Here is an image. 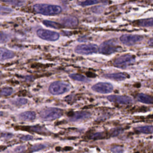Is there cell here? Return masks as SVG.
Segmentation results:
<instances>
[{"label": "cell", "mask_w": 153, "mask_h": 153, "mask_svg": "<svg viewBox=\"0 0 153 153\" xmlns=\"http://www.w3.org/2000/svg\"><path fill=\"white\" fill-rule=\"evenodd\" d=\"M33 9L37 13L46 16L56 15L62 12V8L60 6L52 4H37L34 5Z\"/></svg>", "instance_id": "obj_1"}, {"label": "cell", "mask_w": 153, "mask_h": 153, "mask_svg": "<svg viewBox=\"0 0 153 153\" xmlns=\"http://www.w3.org/2000/svg\"><path fill=\"white\" fill-rule=\"evenodd\" d=\"M121 50V47L116 44V40L114 39L103 42L99 48V51L100 53L106 55L119 51Z\"/></svg>", "instance_id": "obj_2"}, {"label": "cell", "mask_w": 153, "mask_h": 153, "mask_svg": "<svg viewBox=\"0 0 153 153\" xmlns=\"http://www.w3.org/2000/svg\"><path fill=\"white\" fill-rule=\"evenodd\" d=\"M71 86L69 84L61 81L53 82L49 87L50 92L54 95L62 94L69 91Z\"/></svg>", "instance_id": "obj_3"}, {"label": "cell", "mask_w": 153, "mask_h": 153, "mask_svg": "<svg viewBox=\"0 0 153 153\" xmlns=\"http://www.w3.org/2000/svg\"><path fill=\"white\" fill-rule=\"evenodd\" d=\"M62 114V111L60 109L50 108L42 111L40 112V117L45 121H51L59 118Z\"/></svg>", "instance_id": "obj_4"}, {"label": "cell", "mask_w": 153, "mask_h": 153, "mask_svg": "<svg viewBox=\"0 0 153 153\" xmlns=\"http://www.w3.org/2000/svg\"><path fill=\"white\" fill-rule=\"evenodd\" d=\"M134 56L130 54H125L117 58L114 63L115 66L118 68H126L134 60Z\"/></svg>", "instance_id": "obj_5"}, {"label": "cell", "mask_w": 153, "mask_h": 153, "mask_svg": "<svg viewBox=\"0 0 153 153\" xmlns=\"http://www.w3.org/2000/svg\"><path fill=\"white\" fill-rule=\"evenodd\" d=\"M36 34L39 38L46 41H54L57 40L59 38V34L57 32L44 29H38L36 32Z\"/></svg>", "instance_id": "obj_6"}, {"label": "cell", "mask_w": 153, "mask_h": 153, "mask_svg": "<svg viewBox=\"0 0 153 153\" xmlns=\"http://www.w3.org/2000/svg\"><path fill=\"white\" fill-rule=\"evenodd\" d=\"M99 48L96 44H81L76 46L75 51L80 54H91L96 53Z\"/></svg>", "instance_id": "obj_7"}, {"label": "cell", "mask_w": 153, "mask_h": 153, "mask_svg": "<svg viewBox=\"0 0 153 153\" xmlns=\"http://www.w3.org/2000/svg\"><path fill=\"white\" fill-rule=\"evenodd\" d=\"M92 89L96 92L106 94L111 93L113 90V86L109 82H98L92 86Z\"/></svg>", "instance_id": "obj_8"}, {"label": "cell", "mask_w": 153, "mask_h": 153, "mask_svg": "<svg viewBox=\"0 0 153 153\" xmlns=\"http://www.w3.org/2000/svg\"><path fill=\"white\" fill-rule=\"evenodd\" d=\"M142 36L137 35H122L120 39L121 42L127 45H132L142 40Z\"/></svg>", "instance_id": "obj_9"}, {"label": "cell", "mask_w": 153, "mask_h": 153, "mask_svg": "<svg viewBox=\"0 0 153 153\" xmlns=\"http://www.w3.org/2000/svg\"><path fill=\"white\" fill-rule=\"evenodd\" d=\"M107 99L114 103L119 104L128 105L132 103V99L127 96H121V95H110L107 97Z\"/></svg>", "instance_id": "obj_10"}, {"label": "cell", "mask_w": 153, "mask_h": 153, "mask_svg": "<svg viewBox=\"0 0 153 153\" xmlns=\"http://www.w3.org/2000/svg\"><path fill=\"white\" fill-rule=\"evenodd\" d=\"M62 24L66 27H73L76 26L78 23V20L76 17L72 16H68L63 18L61 20Z\"/></svg>", "instance_id": "obj_11"}, {"label": "cell", "mask_w": 153, "mask_h": 153, "mask_svg": "<svg viewBox=\"0 0 153 153\" xmlns=\"http://www.w3.org/2000/svg\"><path fill=\"white\" fill-rule=\"evenodd\" d=\"M105 77L114 79V80H117V81H123L128 78L129 76L126 74V73H122V72H119V73H113V74H108L104 75Z\"/></svg>", "instance_id": "obj_12"}, {"label": "cell", "mask_w": 153, "mask_h": 153, "mask_svg": "<svg viewBox=\"0 0 153 153\" xmlns=\"http://www.w3.org/2000/svg\"><path fill=\"white\" fill-rule=\"evenodd\" d=\"M14 54L11 51L4 48H0V60H5L13 58Z\"/></svg>", "instance_id": "obj_13"}, {"label": "cell", "mask_w": 153, "mask_h": 153, "mask_svg": "<svg viewBox=\"0 0 153 153\" xmlns=\"http://www.w3.org/2000/svg\"><path fill=\"white\" fill-rule=\"evenodd\" d=\"M19 117L24 121H32L35 118V114L32 111H26L20 114Z\"/></svg>", "instance_id": "obj_14"}, {"label": "cell", "mask_w": 153, "mask_h": 153, "mask_svg": "<svg viewBox=\"0 0 153 153\" xmlns=\"http://www.w3.org/2000/svg\"><path fill=\"white\" fill-rule=\"evenodd\" d=\"M90 114L87 112H77L75 113L71 118L72 121H78L88 118Z\"/></svg>", "instance_id": "obj_15"}, {"label": "cell", "mask_w": 153, "mask_h": 153, "mask_svg": "<svg viewBox=\"0 0 153 153\" xmlns=\"http://www.w3.org/2000/svg\"><path fill=\"white\" fill-rule=\"evenodd\" d=\"M138 100L146 103V104H152L153 103V97L148 96L147 94L140 93L137 96Z\"/></svg>", "instance_id": "obj_16"}, {"label": "cell", "mask_w": 153, "mask_h": 153, "mask_svg": "<svg viewBox=\"0 0 153 153\" xmlns=\"http://www.w3.org/2000/svg\"><path fill=\"white\" fill-rule=\"evenodd\" d=\"M137 25L142 27H153V18L140 20L137 22Z\"/></svg>", "instance_id": "obj_17"}, {"label": "cell", "mask_w": 153, "mask_h": 153, "mask_svg": "<svg viewBox=\"0 0 153 153\" xmlns=\"http://www.w3.org/2000/svg\"><path fill=\"white\" fill-rule=\"evenodd\" d=\"M136 130L143 133L149 134L153 133V126H140L136 128Z\"/></svg>", "instance_id": "obj_18"}, {"label": "cell", "mask_w": 153, "mask_h": 153, "mask_svg": "<svg viewBox=\"0 0 153 153\" xmlns=\"http://www.w3.org/2000/svg\"><path fill=\"white\" fill-rule=\"evenodd\" d=\"M43 24L47 27H52V28H54V29H58L60 27V25H59L56 22L50 21V20H44Z\"/></svg>", "instance_id": "obj_19"}, {"label": "cell", "mask_w": 153, "mask_h": 153, "mask_svg": "<svg viewBox=\"0 0 153 153\" xmlns=\"http://www.w3.org/2000/svg\"><path fill=\"white\" fill-rule=\"evenodd\" d=\"M70 77L72 78L73 79H75L76 81H82V82H85L88 81L87 78L86 77H85L84 75H81V74H71L70 75Z\"/></svg>", "instance_id": "obj_20"}, {"label": "cell", "mask_w": 153, "mask_h": 153, "mask_svg": "<svg viewBox=\"0 0 153 153\" xmlns=\"http://www.w3.org/2000/svg\"><path fill=\"white\" fill-rule=\"evenodd\" d=\"M12 103L17 106H22L27 103V100L25 98H17L12 101Z\"/></svg>", "instance_id": "obj_21"}, {"label": "cell", "mask_w": 153, "mask_h": 153, "mask_svg": "<svg viewBox=\"0 0 153 153\" xmlns=\"http://www.w3.org/2000/svg\"><path fill=\"white\" fill-rule=\"evenodd\" d=\"M1 1L16 6H22L25 3L24 1L21 0H1Z\"/></svg>", "instance_id": "obj_22"}, {"label": "cell", "mask_w": 153, "mask_h": 153, "mask_svg": "<svg viewBox=\"0 0 153 153\" xmlns=\"http://www.w3.org/2000/svg\"><path fill=\"white\" fill-rule=\"evenodd\" d=\"M12 12V9L4 7V6H1L0 5V15H6L11 13Z\"/></svg>", "instance_id": "obj_23"}, {"label": "cell", "mask_w": 153, "mask_h": 153, "mask_svg": "<svg viewBox=\"0 0 153 153\" xmlns=\"http://www.w3.org/2000/svg\"><path fill=\"white\" fill-rule=\"evenodd\" d=\"M99 2V1L98 0H85L81 2L80 5L82 6H88V5L97 4Z\"/></svg>", "instance_id": "obj_24"}, {"label": "cell", "mask_w": 153, "mask_h": 153, "mask_svg": "<svg viewBox=\"0 0 153 153\" xmlns=\"http://www.w3.org/2000/svg\"><path fill=\"white\" fill-rule=\"evenodd\" d=\"M13 92V90L11 88H4L1 90L0 94L3 96H9Z\"/></svg>", "instance_id": "obj_25"}, {"label": "cell", "mask_w": 153, "mask_h": 153, "mask_svg": "<svg viewBox=\"0 0 153 153\" xmlns=\"http://www.w3.org/2000/svg\"><path fill=\"white\" fill-rule=\"evenodd\" d=\"M8 36L6 33L0 32V43H5L8 41Z\"/></svg>", "instance_id": "obj_26"}, {"label": "cell", "mask_w": 153, "mask_h": 153, "mask_svg": "<svg viewBox=\"0 0 153 153\" xmlns=\"http://www.w3.org/2000/svg\"><path fill=\"white\" fill-rule=\"evenodd\" d=\"M111 151L113 153H123L124 149L120 146H114L111 148Z\"/></svg>", "instance_id": "obj_27"}, {"label": "cell", "mask_w": 153, "mask_h": 153, "mask_svg": "<svg viewBox=\"0 0 153 153\" xmlns=\"http://www.w3.org/2000/svg\"><path fill=\"white\" fill-rule=\"evenodd\" d=\"M45 148V146L43 144H36V145H35L32 146V150L33 151H39V150L43 149Z\"/></svg>", "instance_id": "obj_28"}, {"label": "cell", "mask_w": 153, "mask_h": 153, "mask_svg": "<svg viewBox=\"0 0 153 153\" xmlns=\"http://www.w3.org/2000/svg\"><path fill=\"white\" fill-rule=\"evenodd\" d=\"M104 137H105V134L103 132L97 133L93 134L91 137V138L93 139H103Z\"/></svg>", "instance_id": "obj_29"}, {"label": "cell", "mask_w": 153, "mask_h": 153, "mask_svg": "<svg viewBox=\"0 0 153 153\" xmlns=\"http://www.w3.org/2000/svg\"><path fill=\"white\" fill-rule=\"evenodd\" d=\"M33 139V137L32 136H30V135H26V136H24L23 137H21V139L23 140H25V141H27V140H31Z\"/></svg>", "instance_id": "obj_30"}, {"label": "cell", "mask_w": 153, "mask_h": 153, "mask_svg": "<svg viewBox=\"0 0 153 153\" xmlns=\"http://www.w3.org/2000/svg\"><path fill=\"white\" fill-rule=\"evenodd\" d=\"M148 45L152 47H153V38H151L149 41H148Z\"/></svg>", "instance_id": "obj_31"}, {"label": "cell", "mask_w": 153, "mask_h": 153, "mask_svg": "<svg viewBox=\"0 0 153 153\" xmlns=\"http://www.w3.org/2000/svg\"><path fill=\"white\" fill-rule=\"evenodd\" d=\"M2 115H3V113L1 111H0V116H2Z\"/></svg>", "instance_id": "obj_32"}]
</instances>
